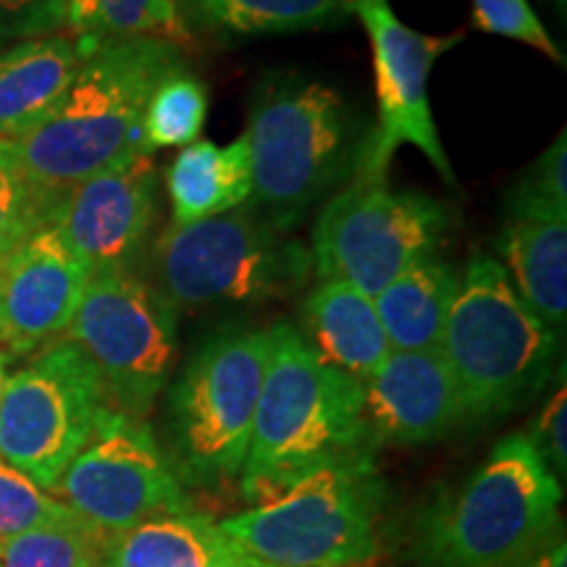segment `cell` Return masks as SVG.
Here are the masks:
<instances>
[{
  "instance_id": "27",
  "label": "cell",
  "mask_w": 567,
  "mask_h": 567,
  "mask_svg": "<svg viewBox=\"0 0 567 567\" xmlns=\"http://www.w3.org/2000/svg\"><path fill=\"white\" fill-rule=\"evenodd\" d=\"M109 536L74 517L13 536L0 547V567H101Z\"/></svg>"
},
{
  "instance_id": "21",
  "label": "cell",
  "mask_w": 567,
  "mask_h": 567,
  "mask_svg": "<svg viewBox=\"0 0 567 567\" xmlns=\"http://www.w3.org/2000/svg\"><path fill=\"white\" fill-rule=\"evenodd\" d=\"M172 200V224L187 226L229 213L252 197L250 147L245 134L231 145L218 147L197 140L182 147L166 172Z\"/></svg>"
},
{
  "instance_id": "7",
  "label": "cell",
  "mask_w": 567,
  "mask_h": 567,
  "mask_svg": "<svg viewBox=\"0 0 567 567\" xmlns=\"http://www.w3.org/2000/svg\"><path fill=\"white\" fill-rule=\"evenodd\" d=\"M153 274L179 313L302 292L313 260L308 247L245 203L208 221L166 226L153 250Z\"/></svg>"
},
{
  "instance_id": "14",
  "label": "cell",
  "mask_w": 567,
  "mask_h": 567,
  "mask_svg": "<svg viewBox=\"0 0 567 567\" xmlns=\"http://www.w3.org/2000/svg\"><path fill=\"white\" fill-rule=\"evenodd\" d=\"M161 172L151 155L76 182L61 197L53 229L87 274L130 268L158 216Z\"/></svg>"
},
{
  "instance_id": "34",
  "label": "cell",
  "mask_w": 567,
  "mask_h": 567,
  "mask_svg": "<svg viewBox=\"0 0 567 567\" xmlns=\"http://www.w3.org/2000/svg\"><path fill=\"white\" fill-rule=\"evenodd\" d=\"M6 365H9V354L0 352V392H3L6 379H9V375H6Z\"/></svg>"
},
{
  "instance_id": "25",
  "label": "cell",
  "mask_w": 567,
  "mask_h": 567,
  "mask_svg": "<svg viewBox=\"0 0 567 567\" xmlns=\"http://www.w3.org/2000/svg\"><path fill=\"white\" fill-rule=\"evenodd\" d=\"M208 116V87L187 69V61L161 80L142 116V153L187 147L203 134Z\"/></svg>"
},
{
  "instance_id": "1",
  "label": "cell",
  "mask_w": 567,
  "mask_h": 567,
  "mask_svg": "<svg viewBox=\"0 0 567 567\" xmlns=\"http://www.w3.org/2000/svg\"><path fill=\"white\" fill-rule=\"evenodd\" d=\"M363 384L313 352L300 329L271 326V358L255 410L239 488L252 505L321 467L373 457Z\"/></svg>"
},
{
  "instance_id": "19",
  "label": "cell",
  "mask_w": 567,
  "mask_h": 567,
  "mask_svg": "<svg viewBox=\"0 0 567 567\" xmlns=\"http://www.w3.org/2000/svg\"><path fill=\"white\" fill-rule=\"evenodd\" d=\"M305 342L323 363L363 384L392 352L373 297L344 281L318 279L302 302Z\"/></svg>"
},
{
  "instance_id": "35",
  "label": "cell",
  "mask_w": 567,
  "mask_h": 567,
  "mask_svg": "<svg viewBox=\"0 0 567 567\" xmlns=\"http://www.w3.org/2000/svg\"><path fill=\"white\" fill-rule=\"evenodd\" d=\"M549 3L551 6H555V9L559 11V13H563V17H565V9H567V0H549Z\"/></svg>"
},
{
  "instance_id": "8",
  "label": "cell",
  "mask_w": 567,
  "mask_h": 567,
  "mask_svg": "<svg viewBox=\"0 0 567 567\" xmlns=\"http://www.w3.org/2000/svg\"><path fill=\"white\" fill-rule=\"evenodd\" d=\"M271 329H229L197 350L168 394V439L182 484L243 476L264 389Z\"/></svg>"
},
{
  "instance_id": "33",
  "label": "cell",
  "mask_w": 567,
  "mask_h": 567,
  "mask_svg": "<svg viewBox=\"0 0 567 567\" xmlns=\"http://www.w3.org/2000/svg\"><path fill=\"white\" fill-rule=\"evenodd\" d=\"M509 567H567V544L563 534L551 538L549 544H544L542 549H536L530 557L520 559V563Z\"/></svg>"
},
{
  "instance_id": "29",
  "label": "cell",
  "mask_w": 567,
  "mask_h": 567,
  "mask_svg": "<svg viewBox=\"0 0 567 567\" xmlns=\"http://www.w3.org/2000/svg\"><path fill=\"white\" fill-rule=\"evenodd\" d=\"M473 24L481 32L523 42V45L547 55L557 66H565L563 51L551 40L544 21L530 9L528 0H473Z\"/></svg>"
},
{
  "instance_id": "24",
  "label": "cell",
  "mask_w": 567,
  "mask_h": 567,
  "mask_svg": "<svg viewBox=\"0 0 567 567\" xmlns=\"http://www.w3.org/2000/svg\"><path fill=\"white\" fill-rule=\"evenodd\" d=\"M205 24L229 34H287L344 17L350 0H189Z\"/></svg>"
},
{
  "instance_id": "4",
  "label": "cell",
  "mask_w": 567,
  "mask_h": 567,
  "mask_svg": "<svg viewBox=\"0 0 567 567\" xmlns=\"http://www.w3.org/2000/svg\"><path fill=\"white\" fill-rule=\"evenodd\" d=\"M439 352L455 375L465 423H484L515 413L549 384L559 339L515 292L499 260L478 252L460 274Z\"/></svg>"
},
{
  "instance_id": "10",
  "label": "cell",
  "mask_w": 567,
  "mask_h": 567,
  "mask_svg": "<svg viewBox=\"0 0 567 567\" xmlns=\"http://www.w3.org/2000/svg\"><path fill=\"white\" fill-rule=\"evenodd\" d=\"M116 410L87 354L51 342L0 392V463L53 494L63 471Z\"/></svg>"
},
{
  "instance_id": "6",
  "label": "cell",
  "mask_w": 567,
  "mask_h": 567,
  "mask_svg": "<svg viewBox=\"0 0 567 567\" xmlns=\"http://www.w3.org/2000/svg\"><path fill=\"white\" fill-rule=\"evenodd\" d=\"M373 457L321 467L218 526L258 567H368L379 557Z\"/></svg>"
},
{
  "instance_id": "23",
  "label": "cell",
  "mask_w": 567,
  "mask_h": 567,
  "mask_svg": "<svg viewBox=\"0 0 567 567\" xmlns=\"http://www.w3.org/2000/svg\"><path fill=\"white\" fill-rule=\"evenodd\" d=\"M66 27L80 38L166 40L179 51L195 45L176 0H69Z\"/></svg>"
},
{
  "instance_id": "20",
  "label": "cell",
  "mask_w": 567,
  "mask_h": 567,
  "mask_svg": "<svg viewBox=\"0 0 567 567\" xmlns=\"http://www.w3.org/2000/svg\"><path fill=\"white\" fill-rule=\"evenodd\" d=\"M101 567H258L218 520L195 509L161 515L109 538Z\"/></svg>"
},
{
  "instance_id": "36",
  "label": "cell",
  "mask_w": 567,
  "mask_h": 567,
  "mask_svg": "<svg viewBox=\"0 0 567 567\" xmlns=\"http://www.w3.org/2000/svg\"><path fill=\"white\" fill-rule=\"evenodd\" d=\"M176 3H179L182 9H184V6H189V0H176Z\"/></svg>"
},
{
  "instance_id": "32",
  "label": "cell",
  "mask_w": 567,
  "mask_h": 567,
  "mask_svg": "<svg viewBox=\"0 0 567 567\" xmlns=\"http://www.w3.org/2000/svg\"><path fill=\"white\" fill-rule=\"evenodd\" d=\"M565 421H567V392H565V373L559 375V389L549 396L547 405L526 431L530 444L542 455L544 463L557 481H565L567 473V436H565Z\"/></svg>"
},
{
  "instance_id": "16",
  "label": "cell",
  "mask_w": 567,
  "mask_h": 567,
  "mask_svg": "<svg viewBox=\"0 0 567 567\" xmlns=\"http://www.w3.org/2000/svg\"><path fill=\"white\" fill-rule=\"evenodd\" d=\"M363 396L373 444H434L465 423L455 375L439 350L389 352L363 381Z\"/></svg>"
},
{
  "instance_id": "11",
  "label": "cell",
  "mask_w": 567,
  "mask_h": 567,
  "mask_svg": "<svg viewBox=\"0 0 567 567\" xmlns=\"http://www.w3.org/2000/svg\"><path fill=\"white\" fill-rule=\"evenodd\" d=\"M66 339L95 365L111 405L145 421L176 365V310L158 287L132 268L92 274Z\"/></svg>"
},
{
  "instance_id": "13",
  "label": "cell",
  "mask_w": 567,
  "mask_h": 567,
  "mask_svg": "<svg viewBox=\"0 0 567 567\" xmlns=\"http://www.w3.org/2000/svg\"><path fill=\"white\" fill-rule=\"evenodd\" d=\"M53 496L109 538L153 517L193 509L151 425L118 410L105 415L97 434L71 460Z\"/></svg>"
},
{
  "instance_id": "30",
  "label": "cell",
  "mask_w": 567,
  "mask_h": 567,
  "mask_svg": "<svg viewBox=\"0 0 567 567\" xmlns=\"http://www.w3.org/2000/svg\"><path fill=\"white\" fill-rule=\"evenodd\" d=\"M513 203L547 205L567 213V137L565 130L534 161L526 176L513 187Z\"/></svg>"
},
{
  "instance_id": "3",
  "label": "cell",
  "mask_w": 567,
  "mask_h": 567,
  "mask_svg": "<svg viewBox=\"0 0 567 567\" xmlns=\"http://www.w3.org/2000/svg\"><path fill=\"white\" fill-rule=\"evenodd\" d=\"M563 481L526 431L494 444L484 465L436 499L417 526L421 567H509L559 536Z\"/></svg>"
},
{
  "instance_id": "26",
  "label": "cell",
  "mask_w": 567,
  "mask_h": 567,
  "mask_svg": "<svg viewBox=\"0 0 567 567\" xmlns=\"http://www.w3.org/2000/svg\"><path fill=\"white\" fill-rule=\"evenodd\" d=\"M66 189L34 182L0 140V258L17 250L42 229H51Z\"/></svg>"
},
{
  "instance_id": "17",
  "label": "cell",
  "mask_w": 567,
  "mask_h": 567,
  "mask_svg": "<svg viewBox=\"0 0 567 567\" xmlns=\"http://www.w3.org/2000/svg\"><path fill=\"white\" fill-rule=\"evenodd\" d=\"M499 266L534 313L563 334L567 323V213L507 200L496 234Z\"/></svg>"
},
{
  "instance_id": "22",
  "label": "cell",
  "mask_w": 567,
  "mask_h": 567,
  "mask_svg": "<svg viewBox=\"0 0 567 567\" xmlns=\"http://www.w3.org/2000/svg\"><path fill=\"white\" fill-rule=\"evenodd\" d=\"M457 287L460 271L439 252L389 281L373 305L392 352L439 350Z\"/></svg>"
},
{
  "instance_id": "12",
  "label": "cell",
  "mask_w": 567,
  "mask_h": 567,
  "mask_svg": "<svg viewBox=\"0 0 567 567\" xmlns=\"http://www.w3.org/2000/svg\"><path fill=\"white\" fill-rule=\"evenodd\" d=\"M371 40L379 122L365 140L354 176L386 179L389 163L400 147H415L429 158L439 176L455 187L457 176L446 158L429 103V80L434 63L455 48L463 34H423L396 17L389 0H350Z\"/></svg>"
},
{
  "instance_id": "31",
  "label": "cell",
  "mask_w": 567,
  "mask_h": 567,
  "mask_svg": "<svg viewBox=\"0 0 567 567\" xmlns=\"http://www.w3.org/2000/svg\"><path fill=\"white\" fill-rule=\"evenodd\" d=\"M69 0H0V38H48L66 27Z\"/></svg>"
},
{
  "instance_id": "15",
  "label": "cell",
  "mask_w": 567,
  "mask_h": 567,
  "mask_svg": "<svg viewBox=\"0 0 567 567\" xmlns=\"http://www.w3.org/2000/svg\"><path fill=\"white\" fill-rule=\"evenodd\" d=\"M87 281V268L63 245L53 226L3 255L0 344L27 354L63 334L80 308Z\"/></svg>"
},
{
  "instance_id": "18",
  "label": "cell",
  "mask_w": 567,
  "mask_h": 567,
  "mask_svg": "<svg viewBox=\"0 0 567 567\" xmlns=\"http://www.w3.org/2000/svg\"><path fill=\"white\" fill-rule=\"evenodd\" d=\"M95 42L48 34L0 53V140L21 137L53 111Z\"/></svg>"
},
{
  "instance_id": "28",
  "label": "cell",
  "mask_w": 567,
  "mask_h": 567,
  "mask_svg": "<svg viewBox=\"0 0 567 567\" xmlns=\"http://www.w3.org/2000/svg\"><path fill=\"white\" fill-rule=\"evenodd\" d=\"M74 517L53 494L42 492L24 473L0 463V547L27 530L66 523Z\"/></svg>"
},
{
  "instance_id": "5",
  "label": "cell",
  "mask_w": 567,
  "mask_h": 567,
  "mask_svg": "<svg viewBox=\"0 0 567 567\" xmlns=\"http://www.w3.org/2000/svg\"><path fill=\"white\" fill-rule=\"evenodd\" d=\"M245 140L252 174L247 203L284 234L352 179L365 147L342 95L305 80L260 87Z\"/></svg>"
},
{
  "instance_id": "2",
  "label": "cell",
  "mask_w": 567,
  "mask_h": 567,
  "mask_svg": "<svg viewBox=\"0 0 567 567\" xmlns=\"http://www.w3.org/2000/svg\"><path fill=\"white\" fill-rule=\"evenodd\" d=\"M182 63L184 51L166 40H97L53 111L34 130L6 140L13 158L53 189L140 158L145 105Z\"/></svg>"
},
{
  "instance_id": "9",
  "label": "cell",
  "mask_w": 567,
  "mask_h": 567,
  "mask_svg": "<svg viewBox=\"0 0 567 567\" xmlns=\"http://www.w3.org/2000/svg\"><path fill=\"white\" fill-rule=\"evenodd\" d=\"M452 229V213L421 189L352 176L326 200L313 229V274L375 297L389 281L436 255Z\"/></svg>"
}]
</instances>
